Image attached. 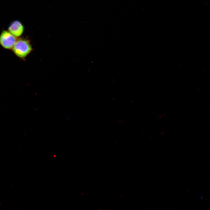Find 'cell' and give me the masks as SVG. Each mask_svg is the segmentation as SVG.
<instances>
[{
  "instance_id": "6da1fadb",
  "label": "cell",
  "mask_w": 210,
  "mask_h": 210,
  "mask_svg": "<svg viewBox=\"0 0 210 210\" xmlns=\"http://www.w3.org/2000/svg\"><path fill=\"white\" fill-rule=\"evenodd\" d=\"M12 49L16 56L24 59L31 53L32 48L28 40L21 38L17 39Z\"/></svg>"
},
{
  "instance_id": "7a4b0ae2",
  "label": "cell",
  "mask_w": 210,
  "mask_h": 210,
  "mask_svg": "<svg viewBox=\"0 0 210 210\" xmlns=\"http://www.w3.org/2000/svg\"><path fill=\"white\" fill-rule=\"evenodd\" d=\"M17 39L8 30H4L0 35V44L5 49H11Z\"/></svg>"
},
{
  "instance_id": "3957f363",
  "label": "cell",
  "mask_w": 210,
  "mask_h": 210,
  "mask_svg": "<svg viewBox=\"0 0 210 210\" xmlns=\"http://www.w3.org/2000/svg\"><path fill=\"white\" fill-rule=\"evenodd\" d=\"M24 30L23 25L18 20L12 22L8 29V31L16 37H20L23 34Z\"/></svg>"
}]
</instances>
